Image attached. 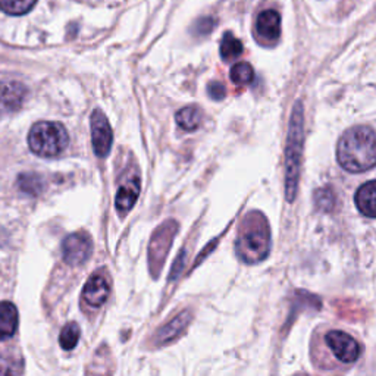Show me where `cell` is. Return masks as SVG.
<instances>
[{"label":"cell","mask_w":376,"mask_h":376,"mask_svg":"<svg viewBox=\"0 0 376 376\" xmlns=\"http://www.w3.org/2000/svg\"><path fill=\"white\" fill-rule=\"evenodd\" d=\"M69 135L67 128L59 122L42 121L33 125L28 134L31 152L42 157H55L68 147Z\"/></svg>","instance_id":"4"},{"label":"cell","mask_w":376,"mask_h":376,"mask_svg":"<svg viewBox=\"0 0 376 376\" xmlns=\"http://www.w3.org/2000/svg\"><path fill=\"white\" fill-rule=\"evenodd\" d=\"M9 373H15V370L10 368L9 363L0 357V375H9Z\"/></svg>","instance_id":"24"},{"label":"cell","mask_w":376,"mask_h":376,"mask_svg":"<svg viewBox=\"0 0 376 376\" xmlns=\"http://www.w3.org/2000/svg\"><path fill=\"white\" fill-rule=\"evenodd\" d=\"M375 181H369L359 188L356 193V206L368 218H375L376 215V200H375Z\"/></svg>","instance_id":"15"},{"label":"cell","mask_w":376,"mask_h":376,"mask_svg":"<svg viewBox=\"0 0 376 376\" xmlns=\"http://www.w3.org/2000/svg\"><path fill=\"white\" fill-rule=\"evenodd\" d=\"M305 146V112L302 102H296L290 127H288V137L285 146V197L287 202L293 203L298 190L300 166H302Z\"/></svg>","instance_id":"3"},{"label":"cell","mask_w":376,"mask_h":376,"mask_svg":"<svg viewBox=\"0 0 376 376\" xmlns=\"http://www.w3.org/2000/svg\"><path fill=\"white\" fill-rule=\"evenodd\" d=\"M25 97L27 87L18 81H0V114H10L18 110Z\"/></svg>","instance_id":"10"},{"label":"cell","mask_w":376,"mask_h":376,"mask_svg":"<svg viewBox=\"0 0 376 376\" xmlns=\"http://www.w3.org/2000/svg\"><path fill=\"white\" fill-rule=\"evenodd\" d=\"M255 33L262 44H273L281 35V17L277 10L265 9L256 18Z\"/></svg>","instance_id":"9"},{"label":"cell","mask_w":376,"mask_h":376,"mask_svg":"<svg viewBox=\"0 0 376 376\" xmlns=\"http://www.w3.org/2000/svg\"><path fill=\"white\" fill-rule=\"evenodd\" d=\"M190 322H191L190 311L185 310L180 313L177 318H173L168 325H165V327L157 332V336H156L157 344H166V343L173 341L175 338H178L185 331V328L188 327V323Z\"/></svg>","instance_id":"13"},{"label":"cell","mask_w":376,"mask_h":376,"mask_svg":"<svg viewBox=\"0 0 376 376\" xmlns=\"http://www.w3.org/2000/svg\"><path fill=\"white\" fill-rule=\"evenodd\" d=\"M209 96L215 100H221L225 97V87L221 83H212L207 85Z\"/></svg>","instance_id":"23"},{"label":"cell","mask_w":376,"mask_h":376,"mask_svg":"<svg viewBox=\"0 0 376 376\" xmlns=\"http://www.w3.org/2000/svg\"><path fill=\"white\" fill-rule=\"evenodd\" d=\"M37 0H0V9L12 17H19L30 12Z\"/></svg>","instance_id":"18"},{"label":"cell","mask_w":376,"mask_h":376,"mask_svg":"<svg viewBox=\"0 0 376 376\" xmlns=\"http://www.w3.org/2000/svg\"><path fill=\"white\" fill-rule=\"evenodd\" d=\"M315 202L321 210L330 212L335 205V197L330 188H322V190H318L315 193Z\"/></svg>","instance_id":"22"},{"label":"cell","mask_w":376,"mask_h":376,"mask_svg":"<svg viewBox=\"0 0 376 376\" xmlns=\"http://www.w3.org/2000/svg\"><path fill=\"white\" fill-rule=\"evenodd\" d=\"M243 53V43L235 39L231 33H227L222 37L221 42V56L223 60H234L240 58Z\"/></svg>","instance_id":"17"},{"label":"cell","mask_w":376,"mask_h":376,"mask_svg":"<svg viewBox=\"0 0 376 376\" xmlns=\"http://www.w3.org/2000/svg\"><path fill=\"white\" fill-rule=\"evenodd\" d=\"M18 185L22 191L28 194H39L43 190V181L35 173H21L18 178Z\"/></svg>","instance_id":"21"},{"label":"cell","mask_w":376,"mask_h":376,"mask_svg":"<svg viewBox=\"0 0 376 376\" xmlns=\"http://www.w3.org/2000/svg\"><path fill=\"white\" fill-rule=\"evenodd\" d=\"M235 252L244 263L255 265L265 260L271 252V230L260 212H250L238 230Z\"/></svg>","instance_id":"2"},{"label":"cell","mask_w":376,"mask_h":376,"mask_svg":"<svg viewBox=\"0 0 376 376\" xmlns=\"http://www.w3.org/2000/svg\"><path fill=\"white\" fill-rule=\"evenodd\" d=\"M92 142L97 157H106L114 143V133H112L110 123L100 109H96L92 114Z\"/></svg>","instance_id":"8"},{"label":"cell","mask_w":376,"mask_h":376,"mask_svg":"<svg viewBox=\"0 0 376 376\" xmlns=\"http://www.w3.org/2000/svg\"><path fill=\"white\" fill-rule=\"evenodd\" d=\"M18 310L9 302H0V341L8 340L17 332Z\"/></svg>","instance_id":"14"},{"label":"cell","mask_w":376,"mask_h":376,"mask_svg":"<svg viewBox=\"0 0 376 376\" xmlns=\"http://www.w3.org/2000/svg\"><path fill=\"white\" fill-rule=\"evenodd\" d=\"M175 118H177L178 127L184 131H194L200 127V122H202V114H200V110L196 106H188L178 110Z\"/></svg>","instance_id":"16"},{"label":"cell","mask_w":376,"mask_h":376,"mask_svg":"<svg viewBox=\"0 0 376 376\" xmlns=\"http://www.w3.org/2000/svg\"><path fill=\"white\" fill-rule=\"evenodd\" d=\"M177 231L178 223L169 219L162 223L152 237V241H150L148 247V266L155 277H159L162 268H164L165 259L169 253L173 237L177 234Z\"/></svg>","instance_id":"5"},{"label":"cell","mask_w":376,"mask_h":376,"mask_svg":"<svg viewBox=\"0 0 376 376\" xmlns=\"http://www.w3.org/2000/svg\"><path fill=\"white\" fill-rule=\"evenodd\" d=\"M336 159L345 171L359 173L373 168L376 162V137L369 127L347 130L336 147Z\"/></svg>","instance_id":"1"},{"label":"cell","mask_w":376,"mask_h":376,"mask_svg":"<svg viewBox=\"0 0 376 376\" xmlns=\"http://www.w3.org/2000/svg\"><path fill=\"white\" fill-rule=\"evenodd\" d=\"M93 253L92 237L85 232H74L62 243V256L69 266H80Z\"/></svg>","instance_id":"6"},{"label":"cell","mask_w":376,"mask_h":376,"mask_svg":"<svg viewBox=\"0 0 376 376\" xmlns=\"http://www.w3.org/2000/svg\"><path fill=\"white\" fill-rule=\"evenodd\" d=\"M109 293H110L109 280L106 278L105 273L99 272L92 275L89 281H87L83 291V298L89 306L100 307L106 303Z\"/></svg>","instance_id":"11"},{"label":"cell","mask_w":376,"mask_h":376,"mask_svg":"<svg viewBox=\"0 0 376 376\" xmlns=\"http://www.w3.org/2000/svg\"><path fill=\"white\" fill-rule=\"evenodd\" d=\"M80 327L75 322H69L67 323L64 330H62L60 332V336H59V343H60V347L64 350H72L75 345L78 344V340H80Z\"/></svg>","instance_id":"20"},{"label":"cell","mask_w":376,"mask_h":376,"mask_svg":"<svg viewBox=\"0 0 376 376\" xmlns=\"http://www.w3.org/2000/svg\"><path fill=\"white\" fill-rule=\"evenodd\" d=\"M140 180L137 177L123 181L119 185L117 193V209L121 215H125L134 207L137 198L140 196Z\"/></svg>","instance_id":"12"},{"label":"cell","mask_w":376,"mask_h":376,"mask_svg":"<svg viewBox=\"0 0 376 376\" xmlns=\"http://www.w3.org/2000/svg\"><path fill=\"white\" fill-rule=\"evenodd\" d=\"M328 348L332 354L345 365H352L360 356V345L352 335L343 331H330L325 335Z\"/></svg>","instance_id":"7"},{"label":"cell","mask_w":376,"mask_h":376,"mask_svg":"<svg viewBox=\"0 0 376 376\" xmlns=\"http://www.w3.org/2000/svg\"><path fill=\"white\" fill-rule=\"evenodd\" d=\"M230 77H231V81L234 84L247 85V84H250V83L253 81L255 71H253L252 65L247 64V62H240V64H235L231 68Z\"/></svg>","instance_id":"19"}]
</instances>
